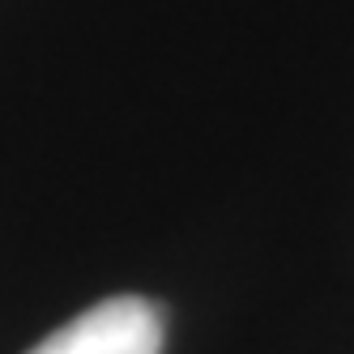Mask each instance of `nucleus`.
Wrapping results in <instances>:
<instances>
[{"instance_id": "nucleus-1", "label": "nucleus", "mask_w": 354, "mask_h": 354, "mask_svg": "<svg viewBox=\"0 0 354 354\" xmlns=\"http://www.w3.org/2000/svg\"><path fill=\"white\" fill-rule=\"evenodd\" d=\"M162 316L145 299H103L77 320L43 337L30 354H158Z\"/></svg>"}]
</instances>
